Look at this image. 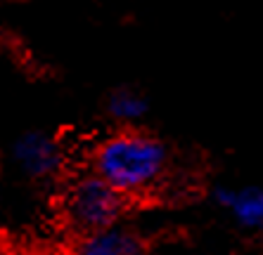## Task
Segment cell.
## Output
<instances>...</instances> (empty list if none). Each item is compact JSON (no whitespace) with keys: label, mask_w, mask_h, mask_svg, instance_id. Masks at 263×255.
<instances>
[{"label":"cell","mask_w":263,"mask_h":255,"mask_svg":"<svg viewBox=\"0 0 263 255\" xmlns=\"http://www.w3.org/2000/svg\"><path fill=\"white\" fill-rule=\"evenodd\" d=\"M214 201L218 206L228 208L247 229H258L263 227V187H216Z\"/></svg>","instance_id":"277c9868"},{"label":"cell","mask_w":263,"mask_h":255,"mask_svg":"<svg viewBox=\"0 0 263 255\" xmlns=\"http://www.w3.org/2000/svg\"><path fill=\"white\" fill-rule=\"evenodd\" d=\"M107 109H109L111 118H117L121 123H133L140 121L147 114V99L130 88H121V90H114L109 95Z\"/></svg>","instance_id":"8992f818"},{"label":"cell","mask_w":263,"mask_h":255,"mask_svg":"<svg viewBox=\"0 0 263 255\" xmlns=\"http://www.w3.org/2000/svg\"><path fill=\"white\" fill-rule=\"evenodd\" d=\"M79 255H145V241L133 229L114 225L90 234L79 248Z\"/></svg>","instance_id":"5b68a950"},{"label":"cell","mask_w":263,"mask_h":255,"mask_svg":"<svg viewBox=\"0 0 263 255\" xmlns=\"http://www.w3.org/2000/svg\"><path fill=\"white\" fill-rule=\"evenodd\" d=\"M14 163L29 177H50L55 175L62 165V149L50 135L41 130L24 133L12 146Z\"/></svg>","instance_id":"3957f363"},{"label":"cell","mask_w":263,"mask_h":255,"mask_svg":"<svg viewBox=\"0 0 263 255\" xmlns=\"http://www.w3.org/2000/svg\"><path fill=\"white\" fill-rule=\"evenodd\" d=\"M126 208V194L109 184L102 175H81L64 194V215L81 234H98L114 227Z\"/></svg>","instance_id":"7a4b0ae2"},{"label":"cell","mask_w":263,"mask_h":255,"mask_svg":"<svg viewBox=\"0 0 263 255\" xmlns=\"http://www.w3.org/2000/svg\"><path fill=\"white\" fill-rule=\"evenodd\" d=\"M95 173L126 196L145 194L159 184L168 165L161 140L140 130H123L107 137L95 149Z\"/></svg>","instance_id":"6da1fadb"}]
</instances>
